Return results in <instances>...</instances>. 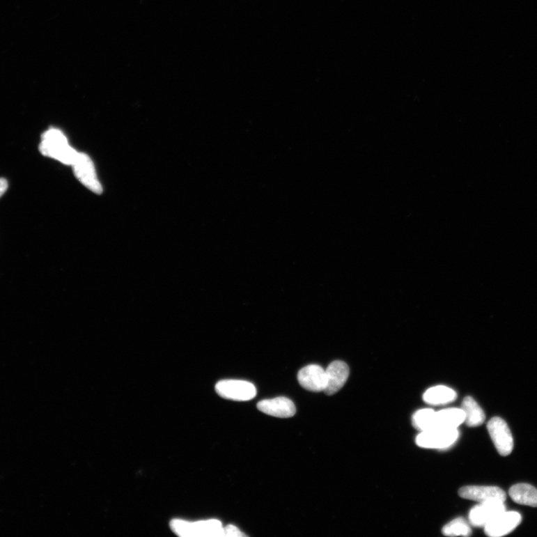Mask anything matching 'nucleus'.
<instances>
[{"label": "nucleus", "mask_w": 537, "mask_h": 537, "mask_svg": "<svg viewBox=\"0 0 537 537\" xmlns=\"http://www.w3.org/2000/svg\"><path fill=\"white\" fill-rule=\"evenodd\" d=\"M39 150L42 155L68 165L75 164L79 154L69 146L64 134L56 129L42 134Z\"/></svg>", "instance_id": "obj_1"}, {"label": "nucleus", "mask_w": 537, "mask_h": 537, "mask_svg": "<svg viewBox=\"0 0 537 537\" xmlns=\"http://www.w3.org/2000/svg\"><path fill=\"white\" fill-rule=\"evenodd\" d=\"M173 533L182 537H224V527L217 520L188 522L173 520L170 524Z\"/></svg>", "instance_id": "obj_2"}, {"label": "nucleus", "mask_w": 537, "mask_h": 537, "mask_svg": "<svg viewBox=\"0 0 537 537\" xmlns=\"http://www.w3.org/2000/svg\"><path fill=\"white\" fill-rule=\"evenodd\" d=\"M459 438L458 429L435 428L421 431L416 444L423 449H446L454 445Z\"/></svg>", "instance_id": "obj_3"}, {"label": "nucleus", "mask_w": 537, "mask_h": 537, "mask_svg": "<svg viewBox=\"0 0 537 537\" xmlns=\"http://www.w3.org/2000/svg\"><path fill=\"white\" fill-rule=\"evenodd\" d=\"M215 389L220 397L238 402L249 401L257 394L254 384L242 380L220 381L216 384Z\"/></svg>", "instance_id": "obj_4"}, {"label": "nucleus", "mask_w": 537, "mask_h": 537, "mask_svg": "<svg viewBox=\"0 0 537 537\" xmlns=\"http://www.w3.org/2000/svg\"><path fill=\"white\" fill-rule=\"evenodd\" d=\"M488 430L499 455L509 456L513 449V438L506 422L500 417H493L488 424Z\"/></svg>", "instance_id": "obj_5"}, {"label": "nucleus", "mask_w": 537, "mask_h": 537, "mask_svg": "<svg viewBox=\"0 0 537 537\" xmlns=\"http://www.w3.org/2000/svg\"><path fill=\"white\" fill-rule=\"evenodd\" d=\"M522 522V515L515 511H504L484 526V531L490 537L508 535L517 529Z\"/></svg>", "instance_id": "obj_6"}, {"label": "nucleus", "mask_w": 537, "mask_h": 537, "mask_svg": "<svg viewBox=\"0 0 537 537\" xmlns=\"http://www.w3.org/2000/svg\"><path fill=\"white\" fill-rule=\"evenodd\" d=\"M505 511H506V508H505L504 501H490L481 502L471 509L469 513V521L475 527H484V526Z\"/></svg>", "instance_id": "obj_7"}, {"label": "nucleus", "mask_w": 537, "mask_h": 537, "mask_svg": "<svg viewBox=\"0 0 537 537\" xmlns=\"http://www.w3.org/2000/svg\"><path fill=\"white\" fill-rule=\"evenodd\" d=\"M72 166L77 177L84 185L94 193L100 194L102 192L93 164L88 155L79 153Z\"/></svg>", "instance_id": "obj_8"}, {"label": "nucleus", "mask_w": 537, "mask_h": 537, "mask_svg": "<svg viewBox=\"0 0 537 537\" xmlns=\"http://www.w3.org/2000/svg\"><path fill=\"white\" fill-rule=\"evenodd\" d=\"M297 378L300 385L312 392L324 391L327 384L325 370L319 365L312 364L302 368Z\"/></svg>", "instance_id": "obj_9"}, {"label": "nucleus", "mask_w": 537, "mask_h": 537, "mask_svg": "<svg viewBox=\"0 0 537 537\" xmlns=\"http://www.w3.org/2000/svg\"><path fill=\"white\" fill-rule=\"evenodd\" d=\"M459 495L462 499L479 503L490 501L504 502L507 498L506 493L502 489L491 486H467L460 489Z\"/></svg>", "instance_id": "obj_10"}, {"label": "nucleus", "mask_w": 537, "mask_h": 537, "mask_svg": "<svg viewBox=\"0 0 537 537\" xmlns=\"http://www.w3.org/2000/svg\"><path fill=\"white\" fill-rule=\"evenodd\" d=\"M327 384L324 392L326 395L332 396L338 393L348 380L350 368L345 362L335 361L325 370Z\"/></svg>", "instance_id": "obj_11"}, {"label": "nucleus", "mask_w": 537, "mask_h": 537, "mask_svg": "<svg viewBox=\"0 0 537 537\" xmlns=\"http://www.w3.org/2000/svg\"><path fill=\"white\" fill-rule=\"evenodd\" d=\"M257 407L260 412L279 418H290L297 412L296 406L286 397L262 400Z\"/></svg>", "instance_id": "obj_12"}, {"label": "nucleus", "mask_w": 537, "mask_h": 537, "mask_svg": "<svg viewBox=\"0 0 537 537\" xmlns=\"http://www.w3.org/2000/svg\"><path fill=\"white\" fill-rule=\"evenodd\" d=\"M457 394L454 389L446 386L430 387L423 395L426 403L430 405H445L456 401Z\"/></svg>", "instance_id": "obj_13"}, {"label": "nucleus", "mask_w": 537, "mask_h": 537, "mask_svg": "<svg viewBox=\"0 0 537 537\" xmlns=\"http://www.w3.org/2000/svg\"><path fill=\"white\" fill-rule=\"evenodd\" d=\"M465 422V414L462 408H446L436 412L435 428L458 429Z\"/></svg>", "instance_id": "obj_14"}, {"label": "nucleus", "mask_w": 537, "mask_h": 537, "mask_svg": "<svg viewBox=\"0 0 537 537\" xmlns=\"http://www.w3.org/2000/svg\"><path fill=\"white\" fill-rule=\"evenodd\" d=\"M509 495L515 503L530 507H537V490L530 484H515L511 488Z\"/></svg>", "instance_id": "obj_15"}, {"label": "nucleus", "mask_w": 537, "mask_h": 537, "mask_svg": "<svg viewBox=\"0 0 537 537\" xmlns=\"http://www.w3.org/2000/svg\"><path fill=\"white\" fill-rule=\"evenodd\" d=\"M462 410L465 414V423L469 427H478L481 426L485 421V414L476 403V400L471 396H467L462 400Z\"/></svg>", "instance_id": "obj_16"}, {"label": "nucleus", "mask_w": 537, "mask_h": 537, "mask_svg": "<svg viewBox=\"0 0 537 537\" xmlns=\"http://www.w3.org/2000/svg\"><path fill=\"white\" fill-rule=\"evenodd\" d=\"M414 427L420 431L435 428L436 426V412L430 408L418 410L412 418Z\"/></svg>", "instance_id": "obj_17"}, {"label": "nucleus", "mask_w": 537, "mask_h": 537, "mask_svg": "<svg viewBox=\"0 0 537 537\" xmlns=\"http://www.w3.org/2000/svg\"><path fill=\"white\" fill-rule=\"evenodd\" d=\"M443 534L447 536H469L472 529L467 521L457 518L444 526Z\"/></svg>", "instance_id": "obj_18"}, {"label": "nucleus", "mask_w": 537, "mask_h": 537, "mask_svg": "<svg viewBox=\"0 0 537 537\" xmlns=\"http://www.w3.org/2000/svg\"><path fill=\"white\" fill-rule=\"evenodd\" d=\"M224 533L225 536H247L233 524L227 525L226 527L224 528Z\"/></svg>", "instance_id": "obj_19"}, {"label": "nucleus", "mask_w": 537, "mask_h": 537, "mask_svg": "<svg viewBox=\"0 0 537 537\" xmlns=\"http://www.w3.org/2000/svg\"><path fill=\"white\" fill-rule=\"evenodd\" d=\"M8 182L5 178H0V197H1L7 191Z\"/></svg>", "instance_id": "obj_20"}]
</instances>
